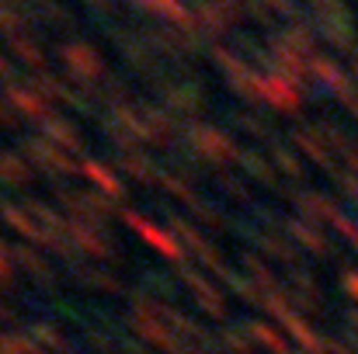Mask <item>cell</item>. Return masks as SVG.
<instances>
[{
	"label": "cell",
	"instance_id": "7",
	"mask_svg": "<svg viewBox=\"0 0 358 354\" xmlns=\"http://www.w3.org/2000/svg\"><path fill=\"white\" fill-rule=\"evenodd\" d=\"M7 98H10V101H14L17 108H24L28 115L45 118V101H42L45 94H38V91H31V94H28V91H21V87H14V91H10Z\"/></svg>",
	"mask_w": 358,
	"mask_h": 354
},
{
	"label": "cell",
	"instance_id": "4",
	"mask_svg": "<svg viewBox=\"0 0 358 354\" xmlns=\"http://www.w3.org/2000/svg\"><path fill=\"white\" fill-rule=\"evenodd\" d=\"M28 160H35V163L45 167V170H59V174H70V170H73V163H70L59 149H52L49 142H28Z\"/></svg>",
	"mask_w": 358,
	"mask_h": 354
},
{
	"label": "cell",
	"instance_id": "16",
	"mask_svg": "<svg viewBox=\"0 0 358 354\" xmlns=\"http://www.w3.org/2000/svg\"><path fill=\"white\" fill-rule=\"evenodd\" d=\"M0 73H7V63H3V59H0Z\"/></svg>",
	"mask_w": 358,
	"mask_h": 354
},
{
	"label": "cell",
	"instance_id": "6",
	"mask_svg": "<svg viewBox=\"0 0 358 354\" xmlns=\"http://www.w3.org/2000/svg\"><path fill=\"white\" fill-rule=\"evenodd\" d=\"M264 98L271 101V105H278V108H285V112H292V108H299V94H296V87L289 84V80H264Z\"/></svg>",
	"mask_w": 358,
	"mask_h": 354
},
{
	"label": "cell",
	"instance_id": "13",
	"mask_svg": "<svg viewBox=\"0 0 358 354\" xmlns=\"http://www.w3.org/2000/svg\"><path fill=\"white\" fill-rule=\"evenodd\" d=\"M122 163H125V170H132V174H150V170H153V167H150V160H146V156L139 160L136 153H125V156H122Z\"/></svg>",
	"mask_w": 358,
	"mask_h": 354
},
{
	"label": "cell",
	"instance_id": "3",
	"mask_svg": "<svg viewBox=\"0 0 358 354\" xmlns=\"http://www.w3.org/2000/svg\"><path fill=\"white\" fill-rule=\"evenodd\" d=\"M63 202H70V209H73L77 216H87L91 223H101V219L112 216V209H108L98 195H77V191H66Z\"/></svg>",
	"mask_w": 358,
	"mask_h": 354
},
{
	"label": "cell",
	"instance_id": "15",
	"mask_svg": "<svg viewBox=\"0 0 358 354\" xmlns=\"http://www.w3.org/2000/svg\"><path fill=\"white\" fill-rule=\"evenodd\" d=\"M7 274V264H3V246H0V278Z\"/></svg>",
	"mask_w": 358,
	"mask_h": 354
},
{
	"label": "cell",
	"instance_id": "5",
	"mask_svg": "<svg viewBox=\"0 0 358 354\" xmlns=\"http://www.w3.org/2000/svg\"><path fill=\"white\" fill-rule=\"evenodd\" d=\"M125 223H129V226H132L136 233L143 236L146 243H153V246H157L160 253H167V257H181V250H178V243H174L171 236H160V230H157V226H150V223H143V219H139V216H132V212L125 216Z\"/></svg>",
	"mask_w": 358,
	"mask_h": 354
},
{
	"label": "cell",
	"instance_id": "12",
	"mask_svg": "<svg viewBox=\"0 0 358 354\" xmlns=\"http://www.w3.org/2000/svg\"><path fill=\"white\" fill-rule=\"evenodd\" d=\"M14 42V49H17V56L24 59V63H35V66H42V52L35 49V45H28L24 38H10Z\"/></svg>",
	"mask_w": 358,
	"mask_h": 354
},
{
	"label": "cell",
	"instance_id": "1",
	"mask_svg": "<svg viewBox=\"0 0 358 354\" xmlns=\"http://www.w3.org/2000/svg\"><path fill=\"white\" fill-rule=\"evenodd\" d=\"M59 56H63V63L70 66V73L80 77V80H98V77L105 73V63H101V56H98L91 45L70 42V45L59 49Z\"/></svg>",
	"mask_w": 358,
	"mask_h": 354
},
{
	"label": "cell",
	"instance_id": "11",
	"mask_svg": "<svg viewBox=\"0 0 358 354\" xmlns=\"http://www.w3.org/2000/svg\"><path fill=\"white\" fill-rule=\"evenodd\" d=\"M98 230H87V226H73V236H77V239H80V246H84V250H91V253H94V257H108V246H105V243H98Z\"/></svg>",
	"mask_w": 358,
	"mask_h": 354
},
{
	"label": "cell",
	"instance_id": "14",
	"mask_svg": "<svg viewBox=\"0 0 358 354\" xmlns=\"http://www.w3.org/2000/svg\"><path fill=\"white\" fill-rule=\"evenodd\" d=\"M275 163H278V167H285V170H289V177H299V163H296L285 149H275Z\"/></svg>",
	"mask_w": 358,
	"mask_h": 354
},
{
	"label": "cell",
	"instance_id": "9",
	"mask_svg": "<svg viewBox=\"0 0 358 354\" xmlns=\"http://www.w3.org/2000/svg\"><path fill=\"white\" fill-rule=\"evenodd\" d=\"M0 174H7L10 184H24L28 181V167L14 153H0Z\"/></svg>",
	"mask_w": 358,
	"mask_h": 354
},
{
	"label": "cell",
	"instance_id": "2",
	"mask_svg": "<svg viewBox=\"0 0 358 354\" xmlns=\"http://www.w3.org/2000/svg\"><path fill=\"white\" fill-rule=\"evenodd\" d=\"M192 142L206 153V156H213V160H234L237 153H234V142L223 135V132H216V128H209V125H195L192 128Z\"/></svg>",
	"mask_w": 358,
	"mask_h": 354
},
{
	"label": "cell",
	"instance_id": "10",
	"mask_svg": "<svg viewBox=\"0 0 358 354\" xmlns=\"http://www.w3.org/2000/svg\"><path fill=\"white\" fill-rule=\"evenodd\" d=\"M80 170H84V174H91V177H94V184H101L108 195H122V184L112 177V174H108V170H105V167H98V163H91V160H87Z\"/></svg>",
	"mask_w": 358,
	"mask_h": 354
},
{
	"label": "cell",
	"instance_id": "8",
	"mask_svg": "<svg viewBox=\"0 0 358 354\" xmlns=\"http://www.w3.org/2000/svg\"><path fill=\"white\" fill-rule=\"evenodd\" d=\"M45 132H49L56 142H63L66 149H80V135L73 132V125H66V121H59V118H45Z\"/></svg>",
	"mask_w": 358,
	"mask_h": 354
}]
</instances>
